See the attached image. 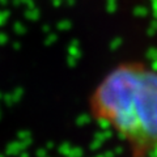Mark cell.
I'll return each instance as SVG.
<instances>
[{
	"mask_svg": "<svg viewBox=\"0 0 157 157\" xmlns=\"http://www.w3.org/2000/svg\"><path fill=\"white\" fill-rule=\"evenodd\" d=\"M90 115L126 144L132 157L157 155V70L144 62L117 64L94 86Z\"/></svg>",
	"mask_w": 157,
	"mask_h": 157,
	"instance_id": "obj_1",
	"label": "cell"
}]
</instances>
